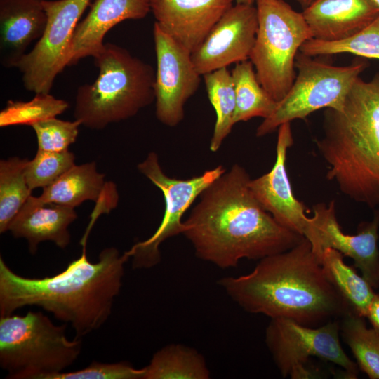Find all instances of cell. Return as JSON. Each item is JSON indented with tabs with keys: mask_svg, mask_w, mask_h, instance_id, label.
Returning a JSON list of instances; mask_svg holds the SVG:
<instances>
[{
	"mask_svg": "<svg viewBox=\"0 0 379 379\" xmlns=\"http://www.w3.org/2000/svg\"><path fill=\"white\" fill-rule=\"evenodd\" d=\"M144 369L143 379H208L211 376L202 354L182 344L159 349Z\"/></svg>",
	"mask_w": 379,
	"mask_h": 379,
	"instance_id": "23",
	"label": "cell"
},
{
	"mask_svg": "<svg viewBox=\"0 0 379 379\" xmlns=\"http://www.w3.org/2000/svg\"><path fill=\"white\" fill-rule=\"evenodd\" d=\"M258 26L249 56L257 79L277 102L288 92L296 76L300 48L312 39L302 14L284 0H255Z\"/></svg>",
	"mask_w": 379,
	"mask_h": 379,
	"instance_id": "7",
	"label": "cell"
},
{
	"mask_svg": "<svg viewBox=\"0 0 379 379\" xmlns=\"http://www.w3.org/2000/svg\"><path fill=\"white\" fill-rule=\"evenodd\" d=\"M291 122L278 128L276 159L270 171L251 179L250 189L261 206L281 225L304 236L310 222L306 207L294 195L287 172L286 159L293 143Z\"/></svg>",
	"mask_w": 379,
	"mask_h": 379,
	"instance_id": "15",
	"label": "cell"
},
{
	"mask_svg": "<svg viewBox=\"0 0 379 379\" xmlns=\"http://www.w3.org/2000/svg\"><path fill=\"white\" fill-rule=\"evenodd\" d=\"M258 21L254 5L235 4L218 20L192 53L197 72L205 74L249 59Z\"/></svg>",
	"mask_w": 379,
	"mask_h": 379,
	"instance_id": "14",
	"label": "cell"
},
{
	"mask_svg": "<svg viewBox=\"0 0 379 379\" xmlns=\"http://www.w3.org/2000/svg\"><path fill=\"white\" fill-rule=\"evenodd\" d=\"M313 58L298 53L295 79L272 114L258 126L257 137L270 134L284 123L305 119L317 110L341 109L352 85L368 65L361 60L334 66Z\"/></svg>",
	"mask_w": 379,
	"mask_h": 379,
	"instance_id": "8",
	"label": "cell"
},
{
	"mask_svg": "<svg viewBox=\"0 0 379 379\" xmlns=\"http://www.w3.org/2000/svg\"><path fill=\"white\" fill-rule=\"evenodd\" d=\"M312 210L304 237L314 253L319 259L326 248L339 251L354 261V266L373 288H379V209L374 212L372 220L358 225L356 234H345L340 228L334 200L318 203Z\"/></svg>",
	"mask_w": 379,
	"mask_h": 379,
	"instance_id": "12",
	"label": "cell"
},
{
	"mask_svg": "<svg viewBox=\"0 0 379 379\" xmlns=\"http://www.w3.org/2000/svg\"><path fill=\"white\" fill-rule=\"evenodd\" d=\"M81 339L70 340L66 325H55L41 312L0 318V366L6 378L51 379L79 357Z\"/></svg>",
	"mask_w": 379,
	"mask_h": 379,
	"instance_id": "6",
	"label": "cell"
},
{
	"mask_svg": "<svg viewBox=\"0 0 379 379\" xmlns=\"http://www.w3.org/2000/svg\"><path fill=\"white\" fill-rule=\"evenodd\" d=\"M75 156L70 151L48 152L37 150L32 160H28L25 175L29 189L46 188L70 169Z\"/></svg>",
	"mask_w": 379,
	"mask_h": 379,
	"instance_id": "30",
	"label": "cell"
},
{
	"mask_svg": "<svg viewBox=\"0 0 379 379\" xmlns=\"http://www.w3.org/2000/svg\"><path fill=\"white\" fill-rule=\"evenodd\" d=\"M118 193L113 182L105 181V175L91 161L74 165L48 187L44 188L36 200L40 204H53L75 208L86 201L101 206L98 213H107L117 206Z\"/></svg>",
	"mask_w": 379,
	"mask_h": 379,
	"instance_id": "19",
	"label": "cell"
},
{
	"mask_svg": "<svg viewBox=\"0 0 379 379\" xmlns=\"http://www.w3.org/2000/svg\"><path fill=\"white\" fill-rule=\"evenodd\" d=\"M373 328L379 332V293H375L366 317Z\"/></svg>",
	"mask_w": 379,
	"mask_h": 379,
	"instance_id": "33",
	"label": "cell"
},
{
	"mask_svg": "<svg viewBox=\"0 0 379 379\" xmlns=\"http://www.w3.org/2000/svg\"><path fill=\"white\" fill-rule=\"evenodd\" d=\"M339 334L340 319L312 327L274 318L266 328L265 343L284 378H313L307 364L310 357H316L341 367L347 378H357L359 367L342 348Z\"/></svg>",
	"mask_w": 379,
	"mask_h": 379,
	"instance_id": "9",
	"label": "cell"
},
{
	"mask_svg": "<svg viewBox=\"0 0 379 379\" xmlns=\"http://www.w3.org/2000/svg\"><path fill=\"white\" fill-rule=\"evenodd\" d=\"M302 14L312 39L333 41L371 23L379 15V6L373 0H314Z\"/></svg>",
	"mask_w": 379,
	"mask_h": 379,
	"instance_id": "18",
	"label": "cell"
},
{
	"mask_svg": "<svg viewBox=\"0 0 379 379\" xmlns=\"http://www.w3.org/2000/svg\"><path fill=\"white\" fill-rule=\"evenodd\" d=\"M245 311L318 326L351 313L326 277L305 237L293 248L259 260L248 274L218 281Z\"/></svg>",
	"mask_w": 379,
	"mask_h": 379,
	"instance_id": "3",
	"label": "cell"
},
{
	"mask_svg": "<svg viewBox=\"0 0 379 379\" xmlns=\"http://www.w3.org/2000/svg\"><path fill=\"white\" fill-rule=\"evenodd\" d=\"M340 331L359 368L369 378L379 379V332L367 328L364 317L351 313L340 319Z\"/></svg>",
	"mask_w": 379,
	"mask_h": 379,
	"instance_id": "27",
	"label": "cell"
},
{
	"mask_svg": "<svg viewBox=\"0 0 379 379\" xmlns=\"http://www.w3.org/2000/svg\"><path fill=\"white\" fill-rule=\"evenodd\" d=\"M130 259L114 247L103 249L91 262L82 248L81 256L61 272L44 278H28L14 272L0 258V317L35 305L69 324L81 338L102 326L120 293L125 263Z\"/></svg>",
	"mask_w": 379,
	"mask_h": 379,
	"instance_id": "2",
	"label": "cell"
},
{
	"mask_svg": "<svg viewBox=\"0 0 379 379\" xmlns=\"http://www.w3.org/2000/svg\"><path fill=\"white\" fill-rule=\"evenodd\" d=\"M77 218L74 208L40 204L31 195L8 227L15 238L27 241L29 253L37 251L41 242L50 241L61 248L71 241L68 227Z\"/></svg>",
	"mask_w": 379,
	"mask_h": 379,
	"instance_id": "21",
	"label": "cell"
},
{
	"mask_svg": "<svg viewBox=\"0 0 379 379\" xmlns=\"http://www.w3.org/2000/svg\"><path fill=\"white\" fill-rule=\"evenodd\" d=\"M249 174L232 165L199 197L183 235L199 259L222 269L261 260L296 246L304 236L281 225L252 193Z\"/></svg>",
	"mask_w": 379,
	"mask_h": 379,
	"instance_id": "1",
	"label": "cell"
},
{
	"mask_svg": "<svg viewBox=\"0 0 379 379\" xmlns=\"http://www.w3.org/2000/svg\"><path fill=\"white\" fill-rule=\"evenodd\" d=\"M69 107L65 100L49 93H36L27 102L9 100L0 112V127L32 124L64 112Z\"/></svg>",
	"mask_w": 379,
	"mask_h": 379,
	"instance_id": "29",
	"label": "cell"
},
{
	"mask_svg": "<svg viewBox=\"0 0 379 379\" xmlns=\"http://www.w3.org/2000/svg\"><path fill=\"white\" fill-rule=\"evenodd\" d=\"M96 79L79 86L74 117L84 126L101 130L136 115L154 102L155 71L126 48L106 43L94 57Z\"/></svg>",
	"mask_w": 379,
	"mask_h": 379,
	"instance_id": "5",
	"label": "cell"
},
{
	"mask_svg": "<svg viewBox=\"0 0 379 379\" xmlns=\"http://www.w3.org/2000/svg\"><path fill=\"white\" fill-rule=\"evenodd\" d=\"M315 144L328 180L351 199L379 206V72L368 81L359 77L341 109H325Z\"/></svg>",
	"mask_w": 379,
	"mask_h": 379,
	"instance_id": "4",
	"label": "cell"
},
{
	"mask_svg": "<svg viewBox=\"0 0 379 379\" xmlns=\"http://www.w3.org/2000/svg\"><path fill=\"white\" fill-rule=\"evenodd\" d=\"M255 0H235V4L253 5Z\"/></svg>",
	"mask_w": 379,
	"mask_h": 379,
	"instance_id": "35",
	"label": "cell"
},
{
	"mask_svg": "<svg viewBox=\"0 0 379 379\" xmlns=\"http://www.w3.org/2000/svg\"><path fill=\"white\" fill-rule=\"evenodd\" d=\"M151 0H95L87 15L79 22L69 47L67 66L94 57L104 46L105 34L118 23L140 20L151 11Z\"/></svg>",
	"mask_w": 379,
	"mask_h": 379,
	"instance_id": "17",
	"label": "cell"
},
{
	"mask_svg": "<svg viewBox=\"0 0 379 379\" xmlns=\"http://www.w3.org/2000/svg\"><path fill=\"white\" fill-rule=\"evenodd\" d=\"M91 0H44L47 23L33 48L17 68L25 88L35 93H49L57 75L67 66L74 29Z\"/></svg>",
	"mask_w": 379,
	"mask_h": 379,
	"instance_id": "11",
	"label": "cell"
},
{
	"mask_svg": "<svg viewBox=\"0 0 379 379\" xmlns=\"http://www.w3.org/2000/svg\"><path fill=\"white\" fill-rule=\"evenodd\" d=\"M44 0H0V61L17 67L28 46L42 36L47 23Z\"/></svg>",
	"mask_w": 379,
	"mask_h": 379,
	"instance_id": "20",
	"label": "cell"
},
{
	"mask_svg": "<svg viewBox=\"0 0 379 379\" xmlns=\"http://www.w3.org/2000/svg\"><path fill=\"white\" fill-rule=\"evenodd\" d=\"M298 2L303 9L308 6L314 0H294Z\"/></svg>",
	"mask_w": 379,
	"mask_h": 379,
	"instance_id": "34",
	"label": "cell"
},
{
	"mask_svg": "<svg viewBox=\"0 0 379 379\" xmlns=\"http://www.w3.org/2000/svg\"><path fill=\"white\" fill-rule=\"evenodd\" d=\"M80 125L76 119L70 121L53 117L31 126L36 136L38 150L64 152L77 140Z\"/></svg>",
	"mask_w": 379,
	"mask_h": 379,
	"instance_id": "31",
	"label": "cell"
},
{
	"mask_svg": "<svg viewBox=\"0 0 379 379\" xmlns=\"http://www.w3.org/2000/svg\"><path fill=\"white\" fill-rule=\"evenodd\" d=\"M339 251L326 248L320 258L325 274L347 303L351 314L366 317L375 295L373 288L355 269L347 265Z\"/></svg>",
	"mask_w": 379,
	"mask_h": 379,
	"instance_id": "22",
	"label": "cell"
},
{
	"mask_svg": "<svg viewBox=\"0 0 379 379\" xmlns=\"http://www.w3.org/2000/svg\"><path fill=\"white\" fill-rule=\"evenodd\" d=\"M235 0H151L155 24L192 53Z\"/></svg>",
	"mask_w": 379,
	"mask_h": 379,
	"instance_id": "16",
	"label": "cell"
},
{
	"mask_svg": "<svg viewBox=\"0 0 379 379\" xmlns=\"http://www.w3.org/2000/svg\"><path fill=\"white\" fill-rule=\"evenodd\" d=\"M300 52L312 57L339 53L379 60V15L368 25L351 36L333 41L310 39Z\"/></svg>",
	"mask_w": 379,
	"mask_h": 379,
	"instance_id": "28",
	"label": "cell"
},
{
	"mask_svg": "<svg viewBox=\"0 0 379 379\" xmlns=\"http://www.w3.org/2000/svg\"><path fill=\"white\" fill-rule=\"evenodd\" d=\"M373 1L379 6V0H373Z\"/></svg>",
	"mask_w": 379,
	"mask_h": 379,
	"instance_id": "36",
	"label": "cell"
},
{
	"mask_svg": "<svg viewBox=\"0 0 379 379\" xmlns=\"http://www.w3.org/2000/svg\"><path fill=\"white\" fill-rule=\"evenodd\" d=\"M235 91L234 124L247 121L253 117H270L277 102L259 83L250 60L235 64L231 71Z\"/></svg>",
	"mask_w": 379,
	"mask_h": 379,
	"instance_id": "24",
	"label": "cell"
},
{
	"mask_svg": "<svg viewBox=\"0 0 379 379\" xmlns=\"http://www.w3.org/2000/svg\"><path fill=\"white\" fill-rule=\"evenodd\" d=\"M205 88L213 106L216 120L209 149L217 152L230 133L234 124L235 91L231 74L227 67L204 74Z\"/></svg>",
	"mask_w": 379,
	"mask_h": 379,
	"instance_id": "25",
	"label": "cell"
},
{
	"mask_svg": "<svg viewBox=\"0 0 379 379\" xmlns=\"http://www.w3.org/2000/svg\"><path fill=\"white\" fill-rule=\"evenodd\" d=\"M157 69L154 81L155 114L169 127L185 117V105L195 94L202 77L196 69L192 53L154 23L153 28Z\"/></svg>",
	"mask_w": 379,
	"mask_h": 379,
	"instance_id": "13",
	"label": "cell"
},
{
	"mask_svg": "<svg viewBox=\"0 0 379 379\" xmlns=\"http://www.w3.org/2000/svg\"><path fill=\"white\" fill-rule=\"evenodd\" d=\"M27 159L11 157L0 161V233L9 225L32 195L25 175Z\"/></svg>",
	"mask_w": 379,
	"mask_h": 379,
	"instance_id": "26",
	"label": "cell"
},
{
	"mask_svg": "<svg viewBox=\"0 0 379 379\" xmlns=\"http://www.w3.org/2000/svg\"><path fill=\"white\" fill-rule=\"evenodd\" d=\"M138 171L163 193L165 203L161 222L154 233L146 240L133 244L126 253L132 259L134 269L151 268L161 260L159 247L166 240L182 234L185 225L182 217L204 190L225 172L219 165L199 175L178 179L166 175L156 152H149L137 166Z\"/></svg>",
	"mask_w": 379,
	"mask_h": 379,
	"instance_id": "10",
	"label": "cell"
},
{
	"mask_svg": "<svg viewBox=\"0 0 379 379\" xmlns=\"http://www.w3.org/2000/svg\"><path fill=\"white\" fill-rule=\"evenodd\" d=\"M145 369L136 368L126 362L93 361L84 368L61 372L51 379H143Z\"/></svg>",
	"mask_w": 379,
	"mask_h": 379,
	"instance_id": "32",
	"label": "cell"
}]
</instances>
